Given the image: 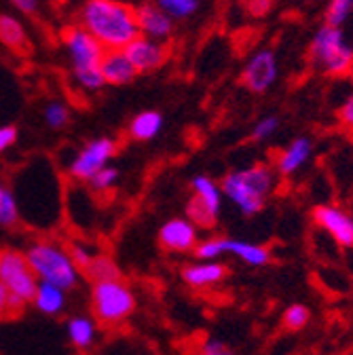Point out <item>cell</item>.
<instances>
[{
    "label": "cell",
    "mask_w": 353,
    "mask_h": 355,
    "mask_svg": "<svg viewBox=\"0 0 353 355\" xmlns=\"http://www.w3.org/2000/svg\"><path fill=\"white\" fill-rule=\"evenodd\" d=\"M78 26L89 32L106 51H123L140 36L136 9L119 0H85Z\"/></svg>",
    "instance_id": "cell-1"
},
{
    "label": "cell",
    "mask_w": 353,
    "mask_h": 355,
    "mask_svg": "<svg viewBox=\"0 0 353 355\" xmlns=\"http://www.w3.org/2000/svg\"><path fill=\"white\" fill-rule=\"evenodd\" d=\"M275 187V173L267 165H254L248 169H235L229 171L223 182H220V191L227 195L243 216H254L262 209L264 201H267L269 193Z\"/></svg>",
    "instance_id": "cell-2"
},
{
    "label": "cell",
    "mask_w": 353,
    "mask_h": 355,
    "mask_svg": "<svg viewBox=\"0 0 353 355\" xmlns=\"http://www.w3.org/2000/svg\"><path fill=\"white\" fill-rule=\"evenodd\" d=\"M38 282L51 284L60 290H74L80 282V271L70 254L49 241H34L24 252Z\"/></svg>",
    "instance_id": "cell-3"
},
{
    "label": "cell",
    "mask_w": 353,
    "mask_h": 355,
    "mask_svg": "<svg viewBox=\"0 0 353 355\" xmlns=\"http://www.w3.org/2000/svg\"><path fill=\"white\" fill-rule=\"evenodd\" d=\"M136 294L127 282H102L92 286V311L102 326H119L134 315Z\"/></svg>",
    "instance_id": "cell-4"
},
{
    "label": "cell",
    "mask_w": 353,
    "mask_h": 355,
    "mask_svg": "<svg viewBox=\"0 0 353 355\" xmlns=\"http://www.w3.org/2000/svg\"><path fill=\"white\" fill-rule=\"evenodd\" d=\"M311 60L328 74H345L353 66V47L341 28L322 26L311 40Z\"/></svg>",
    "instance_id": "cell-5"
},
{
    "label": "cell",
    "mask_w": 353,
    "mask_h": 355,
    "mask_svg": "<svg viewBox=\"0 0 353 355\" xmlns=\"http://www.w3.org/2000/svg\"><path fill=\"white\" fill-rule=\"evenodd\" d=\"M0 284L7 286V290L21 298L26 304L34 300L38 279L32 271L30 262L26 260L24 252L0 248Z\"/></svg>",
    "instance_id": "cell-6"
},
{
    "label": "cell",
    "mask_w": 353,
    "mask_h": 355,
    "mask_svg": "<svg viewBox=\"0 0 353 355\" xmlns=\"http://www.w3.org/2000/svg\"><path fill=\"white\" fill-rule=\"evenodd\" d=\"M114 155H117V142L112 138H96L78 150V155L72 159L68 167V173L74 180L89 182L98 171L108 167Z\"/></svg>",
    "instance_id": "cell-7"
},
{
    "label": "cell",
    "mask_w": 353,
    "mask_h": 355,
    "mask_svg": "<svg viewBox=\"0 0 353 355\" xmlns=\"http://www.w3.org/2000/svg\"><path fill=\"white\" fill-rule=\"evenodd\" d=\"M64 44L68 49L70 60H72V70L100 68L102 58L106 53L102 44L78 24L64 30Z\"/></svg>",
    "instance_id": "cell-8"
},
{
    "label": "cell",
    "mask_w": 353,
    "mask_h": 355,
    "mask_svg": "<svg viewBox=\"0 0 353 355\" xmlns=\"http://www.w3.org/2000/svg\"><path fill=\"white\" fill-rule=\"evenodd\" d=\"M277 74H279V64L275 53L271 49H260L248 60L241 78L252 94H264L273 87Z\"/></svg>",
    "instance_id": "cell-9"
},
{
    "label": "cell",
    "mask_w": 353,
    "mask_h": 355,
    "mask_svg": "<svg viewBox=\"0 0 353 355\" xmlns=\"http://www.w3.org/2000/svg\"><path fill=\"white\" fill-rule=\"evenodd\" d=\"M157 239L165 252L187 254V252H195L199 243V233H197V227L187 218H171L159 229Z\"/></svg>",
    "instance_id": "cell-10"
},
{
    "label": "cell",
    "mask_w": 353,
    "mask_h": 355,
    "mask_svg": "<svg viewBox=\"0 0 353 355\" xmlns=\"http://www.w3.org/2000/svg\"><path fill=\"white\" fill-rule=\"evenodd\" d=\"M123 51L129 58V62L134 64L138 74L159 70L167 60V49L163 47V42L150 40L146 36H138L134 42H129Z\"/></svg>",
    "instance_id": "cell-11"
},
{
    "label": "cell",
    "mask_w": 353,
    "mask_h": 355,
    "mask_svg": "<svg viewBox=\"0 0 353 355\" xmlns=\"http://www.w3.org/2000/svg\"><path fill=\"white\" fill-rule=\"evenodd\" d=\"M316 225L332 235V239L343 248H353V218L332 205H318L313 209Z\"/></svg>",
    "instance_id": "cell-12"
},
{
    "label": "cell",
    "mask_w": 353,
    "mask_h": 355,
    "mask_svg": "<svg viewBox=\"0 0 353 355\" xmlns=\"http://www.w3.org/2000/svg\"><path fill=\"white\" fill-rule=\"evenodd\" d=\"M136 21L140 36H146L150 40H165L173 32V19L165 15L155 3H144L136 9Z\"/></svg>",
    "instance_id": "cell-13"
},
{
    "label": "cell",
    "mask_w": 353,
    "mask_h": 355,
    "mask_svg": "<svg viewBox=\"0 0 353 355\" xmlns=\"http://www.w3.org/2000/svg\"><path fill=\"white\" fill-rule=\"evenodd\" d=\"M100 70H102L106 85H114V87L127 85L138 76L134 64L129 62L125 51H106L102 58Z\"/></svg>",
    "instance_id": "cell-14"
},
{
    "label": "cell",
    "mask_w": 353,
    "mask_h": 355,
    "mask_svg": "<svg viewBox=\"0 0 353 355\" xmlns=\"http://www.w3.org/2000/svg\"><path fill=\"white\" fill-rule=\"evenodd\" d=\"M227 277V266L214 262V260H201L197 264H187L182 269V279L191 288H207Z\"/></svg>",
    "instance_id": "cell-15"
},
{
    "label": "cell",
    "mask_w": 353,
    "mask_h": 355,
    "mask_svg": "<svg viewBox=\"0 0 353 355\" xmlns=\"http://www.w3.org/2000/svg\"><path fill=\"white\" fill-rule=\"evenodd\" d=\"M311 140L309 138H296L290 142V146L277 157V171L282 175H292L296 173L311 157Z\"/></svg>",
    "instance_id": "cell-16"
},
{
    "label": "cell",
    "mask_w": 353,
    "mask_h": 355,
    "mask_svg": "<svg viewBox=\"0 0 353 355\" xmlns=\"http://www.w3.org/2000/svg\"><path fill=\"white\" fill-rule=\"evenodd\" d=\"M163 129V116L157 110H144L134 116L129 123V136L136 142H148L155 140Z\"/></svg>",
    "instance_id": "cell-17"
},
{
    "label": "cell",
    "mask_w": 353,
    "mask_h": 355,
    "mask_svg": "<svg viewBox=\"0 0 353 355\" xmlns=\"http://www.w3.org/2000/svg\"><path fill=\"white\" fill-rule=\"evenodd\" d=\"M34 306L45 315H60L64 306H66V292L51 286V284H42L38 282L36 294H34Z\"/></svg>",
    "instance_id": "cell-18"
},
{
    "label": "cell",
    "mask_w": 353,
    "mask_h": 355,
    "mask_svg": "<svg viewBox=\"0 0 353 355\" xmlns=\"http://www.w3.org/2000/svg\"><path fill=\"white\" fill-rule=\"evenodd\" d=\"M66 332H68V338L70 343L80 349V351H87V349H92V345L96 343V324L92 318H85V315H74L68 320L66 324Z\"/></svg>",
    "instance_id": "cell-19"
},
{
    "label": "cell",
    "mask_w": 353,
    "mask_h": 355,
    "mask_svg": "<svg viewBox=\"0 0 353 355\" xmlns=\"http://www.w3.org/2000/svg\"><path fill=\"white\" fill-rule=\"evenodd\" d=\"M225 254H233L252 266H264L271 260V254L267 248H262L258 243L239 241V239H225Z\"/></svg>",
    "instance_id": "cell-20"
},
{
    "label": "cell",
    "mask_w": 353,
    "mask_h": 355,
    "mask_svg": "<svg viewBox=\"0 0 353 355\" xmlns=\"http://www.w3.org/2000/svg\"><path fill=\"white\" fill-rule=\"evenodd\" d=\"M85 277L92 284H102V282H117L123 279V273L119 269V264L110 256H94L89 264L83 269Z\"/></svg>",
    "instance_id": "cell-21"
},
{
    "label": "cell",
    "mask_w": 353,
    "mask_h": 355,
    "mask_svg": "<svg viewBox=\"0 0 353 355\" xmlns=\"http://www.w3.org/2000/svg\"><path fill=\"white\" fill-rule=\"evenodd\" d=\"M0 42L7 44L13 51H24L26 49V30L19 19L11 15H0Z\"/></svg>",
    "instance_id": "cell-22"
},
{
    "label": "cell",
    "mask_w": 353,
    "mask_h": 355,
    "mask_svg": "<svg viewBox=\"0 0 353 355\" xmlns=\"http://www.w3.org/2000/svg\"><path fill=\"white\" fill-rule=\"evenodd\" d=\"M193 191H195V197L201 199L212 211L220 214V199H223V191H220V187L212 180V178L207 175H195L193 178Z\"/></svg>",
    "instance_id": "cell-23"
},
{
    "label": "cell",
    "mask_w": 353,
    "mask_h": 355,
    "mask_svg": "<svg viewBox=\"0 0 353 355\" xmlns=\"http://www.w3.org/2000/svg\"><path fill=\"white\" fill-rule=\"evenodd\" d=\"M187 220L193 222L197 229H214L218 222V214L212 211L201 199L193 195L191 201L187 203Z\"/></svg>",
    "instance_id": "cell-24"
},
{
    "label": "cell",
    "mask_w": 353,
    "mask_h": 355,
    "mask_svg": "<svg viewBox=\"0 0 353 355\" xmlns=\"http://www.w3.org/2000/svg\"><path fill=\"white\" fill-rule=\"evenodd\" d=\"M165 15L175 19H189L199 11V0H157L155 3Z\"/></svg>",
    "instance_id": "cell-25"
},
{
    "label": "cell",
    "mask_w": 353,
    "mask_h": 355,
    "mask_svg": "<svg viewBox=\"0 0 353 355\" xmlns=\"http://www.w3.org/2000/svg\"><path fill=\"white\" fill-rule=\"evenodd\" d=\"M19 222V207L13 197V193L0 184V227L13 229Z\"/></svg>",
    "instance_id": "cell-26"
},
{
    "label": "cell",
    "mask_w": 353,
    "mask_h": 355,
    "mask_svg": "<svg viewBox=\"0 0 353 355\" xmlns=\"http://www.w3.org/2000/svg\"><path fill=\"white\" fill-rule=\"evenodd\" d=\"M24 309H26V302L17 296H13L7 286L0 284V322H5V320H15L17 315L24 313Z\"/></svg>",
    "instance_id": "cell-27"
},
{
    "label": "cell",
    "mask_w": 353,
    "mask_h": 355,
    "mask_svg": "<svg viewBox=\"0 0 353 355\" xmlns=\"http://www.w3.org/2000/svg\"><path fill=\"white\" fill-rule=\"evenodd\" d=\"M309 320H311V311H309L304 304H290L282 315L284 328H288L292 332L302 330L309 324Z\"/></svg>",
    "instance_id": "cell-28"
},
{
    "label": "cell",
    "mask_w": 353,
    "mask_h": 355,
    "mask_svg": "<svg viewBox=\"0 0 353 355\" xmlns=\"http://www.w3.org/2000/svg\"><path fill=\"white\" fill-rule=\"evenodd\" d=\"M74 80L78 83V87H83L85 92H98L106 85L102 70L100 68H87V70H72Z\"/></svg>",
    "instance_id": "cell-29"
},
{
    "label": "cell",
    "mask_w": 353,
    "mask_h": 355,
    "mask_svg": "<svg viewBox=\"0 0 353 355\" xmlns=\"http://www.w3.org/2000/svg\"><path fill=\"white\" fill-rule=\"evenodd\" d=\"M351 11H353V0H330L328 11H326L328 26L341 28L349 19Z\"/></svg>",
    "instance_id": "cell-30"
},
{
    "label": "cell",
    "mask_w": 353,
    "mask_h": 355,
    "mask_svg": "<svg viewBox=\"0 0 353 355\" xmlns=\"http://www.w3.org/2000/svg\"><path fill=\"white\" fill-rule=\"evenodd\" d=\"M45 123L51 129H64L70 123V110L62 102H49L45 106Z\"/></svg>",
    "instance_id": "cell-31"
},
{
    "label": "cell",
    "mask_w": 353,
    "mask_h": 355,
    "mask_svg": "<svg viewBox=\"0 0 353 355\" xmlns=\"http://www.w3.org/2000/svg\"><path fill=\"white\" fill-rule=\"evenodd\" d=\"M223 254H225V239H220V237L205 239V241L197 243V248H195V256L199 260H214Z\"/></svg>",
    "instance_id": "cell-32"
},
{
    "label": "cell",
    "mask_w": 353,
    "mask_h": 355,
    "mask_svg": "<svg viewBox=\"0 0 353 355\" xmlns=\"http://www.w3.org/2000/svg\"><path fill=\"white\" fill-rule=\"evenodd\" d=\"M119 180V169L114 167H104L102 171H98L92 180H89V187L98 193H104L108 189H112Z\"/></svg>",
    "instance_id": "cell-33"
},
{
    "label": "cell",
    "mask_w": 353,
    "mask_h": 355,
    "mask_svg": "<svg viewBox=\"0 0 353 355\" xmlns=\"http://www.w3.org/2000/svg\"><path fill=\"white\" fill-rule=\"evenodd\" d=\"M277 129H279V121H277V116H264V119H260V121L254 125L252 138H254L256 142L269 140Z\"/></svg>",
    "instance_id": "cell-34"
},
{
    "label": "cell",
    "mask_w": 353,
    "mask_h": 355,
    "mask_svg": "<svg viewBox=\"0 0 353 355\" xmlns=\"http://www.w3.org/2000/svg\"><path fill=\"white\" fill-rule=\"evenodd\" d=\"M197 355H235V351L231 347H227L223 340L209 338V340H205L201 345V349L197 351Z\"/></svg>",
    "instance_id": "cell-35"
},
{
    "label": "cell",
    "mask_w": 353,
    "mask_h": 355,
    "mask_svg": "<svg viewBox=\"0 0 353 355\" xmlns=\"http://www.w3.org/2000/svg\"><path fill=\"white\" fill-rule=\"evenodd\" d=\"M19 138V129L15 125H0V153L9 150Z\"/></svg>",
    "instance_id": "cell-36"
},
{
    "label": "cell",
    "mask_w": 353,
    "mask_h": 355,
    "mask_svg": "<svg viewBox=\"0 0 353 355\" xmlns=\"http://www.w3.org/2000/svg\"><path fill=\"white\" fill-rule=\"evenodd\" d=\"M68 254H70V258H72V262L76 264V269H78V271H83L85 266L89 264V260L94 258V256L87 254V250H85L83 245H76V243L70 248V252H68Z\"/></svg>",
    "instance_id": "cell-37"
},
{
    "label": "cell",
    "mask_w": 353,
    "mask_h": 355,
    "mask_svg": "<svg viewBox=\"0 0 353 355\" xmlns=\"http://www.w3.org/2000/svg\"><path fill=\"white\" fill-rule=\"evenodd\" d=\"M338 121L345 125V127H349V129H353V94L345 100V104L338 108Z\"/></svg>",
    "instance_id": "cell-38"
},
{
    "label": "cell",
    "mask_w": 353,
    "mask_h": 355,
    "mask_svg": "<svg viewBox=\"0 0 353 355\" xmlns=\"http://www.w3.org/2000/svg\"><path fill=\"white\" fill-rule=\"evenodd\" d=\"M11 5H15L17 11L26 13V15H34L38 9V0H11Z\"/></svg>",
    "instance_id": "cell-39"
},
{
    "label": "cell",
    "mask_w": 353,
    "mask_h": 355,
    "mask_svg": "<svg viewBox=\"0 0 353 355\" xmlns=\"http://www.w3.org/2000/svg\"><path fill=\"white\" fill-rule=\"evenodd\" d=\"M271 9V0H252V3H250V11L254 13V15H264V13H267Z\"/></svg>",
    "instance_id": "cell-40"
}]
</instances>
